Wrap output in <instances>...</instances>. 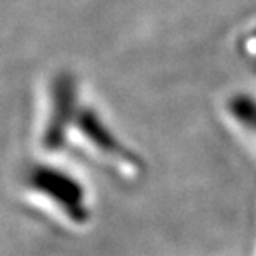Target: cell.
<instances>
[{
	"label": "cell",
	"instance_id": "1",
	"mask_svg": "<svg viewBox=\"0 0 256 256\" xmlns=\"http://www.w3.org/2000/svg\"><path fill=\"white\" fill-rule=\"evenodd\" d=\"M25 183L32 192L52 202L70 222L84 224L90 218L86 193L82 183L57 166L38 163L25 173Z\"/></svg>",
	"mask_w": 256,
	"mask_h": 256
},
{
	"label": "cell",
	"instance_id": "2",
	"mask_svg": "<svg viewBox=\"0 0 256 256\" xmlns=\"http://www.w3.org/2000/svg\"><path fill=\"white\" fill-rule=\"evenodd\" d=\"M76 115L78 114H76L74 82L68 78L57 82L52 95V108L42 133V143L47 150L57 152L65 145L66 133L75 124Z\"/></svg>",
	"mask_w": 256,
	"mask_h": 256
},
{
	"label": "cell",
	"instance_id": "3",
	"mask_svg": "<svg viewBox=\"0 0 256 256\" xmlns=\"http://www.w3.org/2000/svg\"><path fill=\"white\" fill-rule=\"evenodd\" d=\"M75 124L78 126V130L85 135L86 140L98 148V152H102L104 155L112 158H130V160H133V156L126 152L124 143L112 133L110 128L92 110L86 108L80 112L76 115Z\"/></svg>",
	"mask_w": 256,
	"mask_h": 256
}]
</instances>
